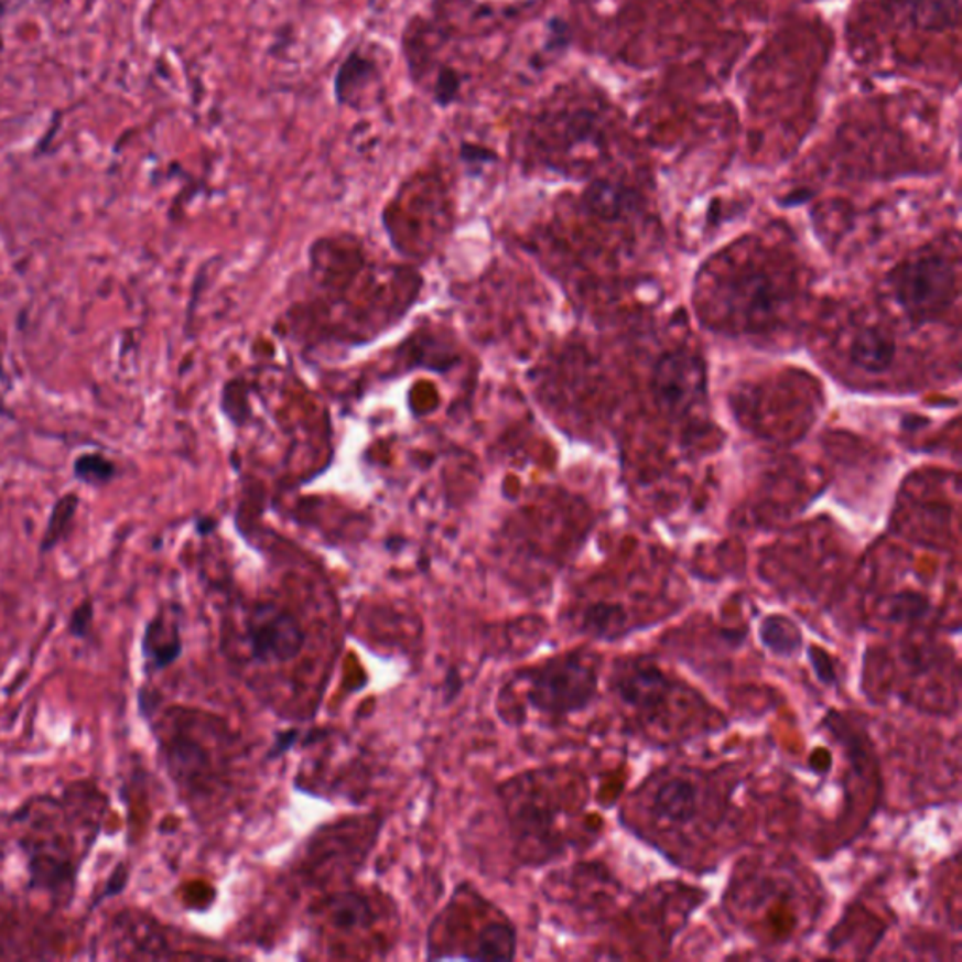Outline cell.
<instances>
[{"instance_id":"44dd1931","label":"cell","mask_w":962,"mask_h":962,"mask_svg":"<svg viewBox=\"0 0 962 962\" xmlns=\"http://www.w3.org/2000/svg\"><path fill=\"white\" fill-rule=\"evenodd\" d=\"M372 72H375V68L369 63V58H365L359 53H352L350 57L346 58L345 63H343L337 74V85L335 87H337L338 98L345 100L346 95L352 93L354 87H357L361 82H369Z\"/></svg>"},{"instance_id":"7a4b0ae2","label":"cell","mask_w":962,"mask_h":962,"mask_svg":"<svg viewBox=\"0 0 962 962\" xmlns=\"http://www.w3.org/2000/svg\"><path fill=\"white\" fill-rule=\"evenodd\" d=\"M218 722L210 714L181 705L154 718L153 733L164 769L179 791L192 801L209 796L228 764V756L223 754L228 739Z\"/></svg>"},{"instance_id":"5bb4252c","label":"cell","mask_w":962,"mask_h":962,"mask_svg":"<svg viewBox=\"0 0 962 962\" xmlns=\"http://www.w3.org/2000/svg\"><path fill=\"white\" fill-rule=\"evenodd\" d=\"M897 357V345L891 335L878 325L861 327L850 343V359L857 369L882 375L891 369Z\"/></svg>"},{"instance_id":"3957f363","label":"cell","mask_w":962,"mask_h":962,"mask_svg":"<svg viewBox=\"0 0 962 962\" xmlns=\"http://www.w3.org/2000/svg\"><path fill=\"white\" fill-rule=\"evenodd\" d=\"M84 932L47 910L0 895V961H57L76 955Z\"/></svg>"},{"instance_id":"6da1fadb","label":"cell","mask_w":962,"mask_h":962,"mask_svg":"<svg viewBox=\"0 0 962 962\" xmlns=\"http://www.w3.org/2000/svg\"><path fill=\"white\" fill-rule=\"evenodd\" d=\"M111 810L93 778L29 797L0 810V895L66 911Z\"/></svg>"},{"instance_id":"8992f818","label":"cell","mask_w":962,"mask_h":962,"mask_svg":"<svg viewBox=\"0 0 962 962\" xmlns=\"http://www.w3.org/2000/svg\"><path fill=\"white\" fill-rule=\"evenodd\" d=\"M247 649L255 662L263 666L293 662L305 649L306 631L288 607L274 602H258L245 615Z\"/></svg>"},{"instance_id":"30bf717a","label":"cell","mask_w":962,"mask_h":962,"mask_svg":"<svg viewBox=\"0 0 962 962\" xmlns=\"http://www.w3.org/2000/svg\"><path fill=\"white\" fill-rule=\"evenodd\" d=\"M612 687L618 700L645 716H657L677 692V682L649 660L618 666Z\"/></svg>"},{"instance_id":"8fae6325","label":"cell","mask_w":962,"mask_h":962,"mask_svg":"<svg viewBox=\"0 0 962 962\" xmlns=\"http://www.w3.org/2000/svg\"><path fill=\"white\" fill-rule=\"evenodd\" d=\"M705 804V788L692 775H673L650 790L647 810L662 828L684 829L700 820Z\"/></svg>"},{"instance_id":"ac0fdd59","label":"cell","mask_w":962,"mask_h":962,"mask_svg":"<svg viewBox=\"0 0 962 962\" xmlns=\"http://www.w3.org/2000/svg\"><path fill=\"white\" fill-rule=\"evenodd\" d=\"M585 204L588 210H593L594 215L612 220V218L623 217L631 209L634 196L625 186L609 183V181H599L586 191Z\"/></svg>"},{"instance_id":"5b68a950","label":"cell","mask_w":962,"mask_h":962,"mask_svg":"<svg viewBox=\"0 0 962 962\" xmlns=\"http://www.w3.org/2000/svg\"><path fill=\"white\" fill-rule=\"evenodd\" d=\"M500 793L521 857L534 865L559 854L556 820L561 809L548 796L545 771L525 772L508 780Z\"/></svg>"},{"instance_id":"d4e9b609","label":"cell","mask_w":962,"mask_h":962,"mask_svg":"<svg viewBox=\"0 0 962 962\" xmlns=\"http://www.w3.org/2000/svg\"><path fill=\"white\" fill-rule=\"evenodd\" d=\"M90 620H93V606L84 604L77 607L74 617H72V634L84 636L85 631L89 630Z\"/></svg>"},{"instance_id":"52a82bcc","label":"cell","mask_w":962,"mask_h":962,"mask_svg":"<svg viewBox=\"0 0 962 962\" xmlns=\"http://www.w3.org/2000/svg\"><path fill=\"white\" fill-rule=\"evenodd\" d=\"M953 269L938 255H925L902 263L891 274L895 298L914 320H927L950 303Z\"/></svg>"},{"instance_id":"4fadbf2b","label":"cell","mask_w":962,"mask_h":962,"mask_svg":"<svg viewBox=\"0 0 962 962\" xmlns=\"http://www.w3.org/2000/svg\"><path fill=\"white\" fill-rule=\"evenodd\" d=\"M141 652L147 668H151V671L166 670L181 657L183 652L181 625L173 609H160L147 623L141 639Z\"/></svg>"},{"instance_id":"cb8c5ba5","label":"cell","mask_w":962,"mask_h":962,"mask_svg":"<svg viewBox=\"0 0 962 962\" xmlns=\"http://www.w3.org/2000/svg\"><path fill=\"white\" fill-rule=\"evenodd\" d=\"M810 660H812V668L817 671L820 681L825 682V684H833L835 682V670H833V663H831L825 652H822L820 649H812L810 650Z\"/></svg>"},{"instance_id":"9a60e30c","label":"cell","mask_w":962,"mask_h":962,"mask_svg":"<svg viewBox=\"0 0 962 962\" xmlns=\"http://www.w3.org/2000/svg\"><path fill=\"white\" fill-rule=\"evenodd\" d=\"M517 953L516 927L504 918L487 919L472 940L466 959L474 961H511Z\"/></svg>"},{"instance_id":"277c9868","label":"cell","mask_w":962,"mask_h":962,"mask_svg":"<svg viewBox=\"0 0 962 962\" xmlns=\"http://www.w3.org/2000/svg\"><path fill=\"white\" fill-rule=\"evenodd\" d=\"M530 707L551 718L585 711L598 694V662L586 650H572L523 671Z\"/></svg>"},{"instance_id":"7402d4cb","label":"cell","mask_w":962,"mask_h":962,"mask_svg":"<svg viewBox=\"0 0 962 962\" xmlns=\"http://www.w3.org/2000/svg\"><path fill=\"white\" fill-rule=\"evenodd\" d=\"M76 508L77 498L74 495L58 500L55 510H53L52 519L47 523V529H45L44 542H42L44 551H50L63 540L64 534L71 529L72 517L76 514Z\"/></svg>"},{"instance_id":"d6986e66","label":"cell","mask_w":962,"mask_h":962,"mask_svg":"<svg viewBox=\"0 0 962 962\" xmlns=\"http://www.w3.org/2000/svg\"><path fill=\"white\" fill-rule=\"evenodd\" d=\"M759 639L778 657H793L803 644L799 626L790 618L778 617V615L765 618L759 626Z\"/></svg>"},{"instance_id":"e0dca14e","label":"cell","mask_w":962,"mask_h":962,"mask_svg":"<svg viewBox=\"0 0 962 962\" xmlns=\"http://www.w3.org/2000/svg\"><path fill=\"white\" fill-rule=\"evenodd\" d=\"M733 298L737 301L741 313L750 318H761L765 314H771L772 306L778 300L777 290L769 281V277L761 273L743 277L733 288Z\"/></svg>"},{"instance_id":"ffe728a7","label":"cell","mask_w":962,"mask_h":962,"mask_svg":"<svg viewBox=\"0 0 962 962\" xmlns=\"http://www.w3.org/2000/svg\"><path fill=\"white\" fill-rule=\"evenodd\" d=\"M931 613V602L923 594L914 593V591H905V593L893 594L891 598L887 599L886 615L887 623L891 625H916L919 620H923Z\"/></svg>"},{"instance_id":"7c38bea8","label":"cell","mask_w":962,"mask_h":962,"mask_svg":"<svg viewBox=\"0 0 962 962\" xmlns=\"http://www.w3.org/2000/svg\"><path fill=\"white\" fill-rule=\"evenodd\" d=\"M318 914L333 931L345 934L370 931L378 921L377 908L359 891L329 893L320 900Z\"/></svg>"},{"instance_id":"603a6c76","label":"cell","mask_w":962,"mask_h":962,"mask_svg":"<svg viewBox=\"0 0 962 962\" xmlns=\"http://www.w3.org/2000/svg\"><path fill=\"white\" fill-rule=\"evenodd\" d=\"M114 465L100 455H85L76 463L77 478L85 479L87 484H104L114 476Z\"/></svg>"},{"instance_id":"2e32d148","label":"cell","mask_w":962,"mask_h":962,"mask_svg":"<svg viewBox=\"0 0 962 962\" xmlns=\"http://www.w3.org/2000/svg\"><path fill=\"white\" fill-rule=\"evenodd\" d=\"M580 628L591 638L615 641L630 630V615L620 604L598 602L581 613Z\"/></svg>"},{"instance_id":"9c48e42d","label":"cell","mask_w":962,"mask_h":962,"mask_svg":"<svg viewBox=\"0 0 962 962\" xmlns=\"http://www.w3.org/2000/svg\"><path fill=\"white\" fill-rule=\"evenodd\" d=\"M707 372L692 352L663 354L652 370V393L666 414H684L705 397Z\"/></svg>"},{"instance_id":"ba28073f","label":"cell","mask_w":962,"mask_h":962,"mask_svg":"<svg viewBox=\"0 0 962 962\" xmlns=\"http://www.w3.org/2000/svg\"><path fill=\"white\" fill-rule=\"evenodd\" d=\"M100 956L106 959H173L175 951L172 932L159 919L141 910L117 911L98 938Z\"/></svg>"}]
</instances>
